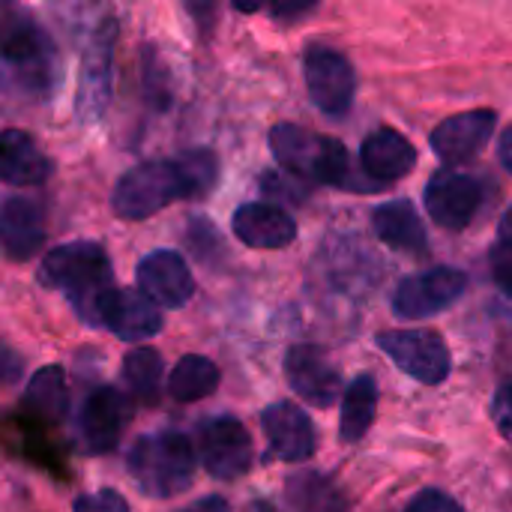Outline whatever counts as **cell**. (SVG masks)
I'll return each instance as SVG.
<instances>
[{
	"label": "cell",
	"mask_w": 512,
	"mask_h": 512,
	"mask_svg": "<svg viewBox=\"0 0 512 512\" xmlns=\"http://www.w3.org/2000/svg\"><path fill=\"white\" fill-rule=\"evenodd\" d=\"M39 282L51 291L66 294L72 309L96 324V309L102 297L114 288V270L108 252L93 240H75L48 249L39 264Z\"/></svg>",
	"instance_id": "cell-1"
},
{
	"label": "cell",
	"mask_w": 512,
	"mask_h": 512,
	"mask_svg": "<svg viewBox=\"0 0 512 512\" xmlns=\"http://www.w3.org/2000/svg\"><path fill=\"white\" fill-rule=\"evenodd\" d=\"M126 468L141 495L168 501L192 486L198 453L183 432H153L132 444Z\"/></svg>",
	"instance_id": "cell-2"
},
{
	"label": "cell",
	"mask_w": 512,
	"mask_h": 512,
	"mask_svg": "<svg viewBox=\"0 0 512 512\" xmlns=\"http://www.w3.org/2000/svg\"><path fill=\"white\" fill-rule=\"evenodd\" d=\"M270 150L276 162L294 177L324 183V186H348L351 183V159L342 141L330 135H315L297 123H276L270 129Z\"/></svg>",
	"instance_id": "cell-3"
},
{
	"label": "cell",
	"mask_w": 512,
	"mask_h": 512,
	"mask_svg": "<svg viewBox=\"0 0 512 512\" xmlns=\"http://www.w3.org/2000/svg\"><path fill=\"white\" fill-rule=\"evenodd\" d=\"M174 201H192L180 159H147L129 168L111 192L114 216L129 222L150 219Z\"/></svg>",
	"instance_id": "cell-4"
},
{
	"label": "cell",
	"mask_w": 512,
	"mask_h": 512,
	"mask_svg": "<svg viewBox=\"0 0 512 512\" xmlns=\"http://www.w3.org/2000/svg\"><path fill=\"white\" fill-rule=\"evenodd\" d=\"M0 57L30 90H48L57 75L51 36L18 6H0Z\"/></svg>",
	"instance_id": "cell-5"
},
{
	"label": "cell",
	"mask_w": 512,
	"mask_h": 512,
	"mask_svg": "<svg viewBox=\"0 0 512 512\" xmlns=\"http://www.w3.org/2000/svg\"><path fill=\"white\" fill-rule=\"evenodd\" d=\"M198 456L210 477L231 483L249 474L255 447L237 417H210L198 429Z\"/></svg>",
	"instance_id": "cell-6"
},
{
	"label": "cell",
	"mask_w": 512,
	"mask_h": 512,
	"mask_svg": "<svg viewBox=\"0 0 512 512\" xmlns=\"http://www.w3.org/2000/svg\"><path fill=\"white\" fill-rule=\"evenodd\" d=\"M120 27L114 18H105L87 42L81 75H78V114L84 120H99L111 102L114 90V45Z\"/></svg>",
	"instance_id": "cell-7"
},
{
	"label": "cell",
	"mask_w": 512,
	"mask_h": 512,
	"mask_svg": "<svg viewBox=\"0 0 512 512\" xmlns=\"http://www.w3.org/2000/svg\"><path fill=\"white\" fill-rule=\"evenodd\" d=\"M378 348L420 384L432 387L450 375V348L432 330H387L378 336Z\"/></svg>",
	"instance_id": "cell-8"
},
{
	"label": "cell",
	"mask_w": 512,
	"mask_h": 512,
	"mask_svg": "<svg viewBox=\"0 0 512 512\" xmlns=\"http://www.w3.org/2000/svg\"><path fill=\"white\" fill-rule=\"evenodd\" d=\"M303 72H306L309 96L324 114L342 117L351 108L357 78L345 54H339L336 48L312 45L303 57Z\"/></svg>",
	"instance_id": "cell-9"
},
{
	"label": "cell",
	"mask_w": 512,
	"mask_h": 512,
	"mask_svg": "<svg viewBox=\"0 0 512 512\" xmlns=\"http://www.w3.org/2000/svg\"><path fill=\"white\" fill-rule=\"evenodd\" d=\"M132 423V399L117 387H96L78 414L81 441L93 456H105L117 450L120 438Z\"/></svg>",
	"instance_id": "cell-10"
},
{
	"label": "cell",
	"mask_w": 512,
	"mask_h": 512,
	"mask_svg": "<svg viewBox=\"0 0 512 512\" xmlns=\"http://www.w3.org/2000/svg\"><path fill=\"white\" fill-rule=\"evenodd\" d=\"M465 288H468V276L462 270L432 267L426 273L405 279L396 288L393 309H396V315L411 318V321L432 318V315L444 312L447 306H453L465 294Z\"/></svg>",
	"instance_id": "cell-11"
},
{
	"label": "cell",
	"mask_w": 512,
	"mask_h": 512,
	"mask_svg": "<svg viewBox=\"0 0 512 512\" xmlns=\"http://www.w3.org/2000/svg\"><path fill=\"white\" fill-rule=\"evenodd\" d=\"M114 333L123 342H144L150 336H159L162 330V312L156 303H150L141 291L132 288H111L99 309H96V324Z\"/></svg>",
	"instance_id": "cell-12"
},
{
	"label": "cell",
	"mask_w": 512,
	"mask_h": 512,
	"mask_svg": "<svg viewBox=\"0 0 512 512\" xmlns=\"http://www.w3.org/2000/svg\"><path fill=\"white\" fill-rule=\"evenodd\" d=\"M483 192L480 183L462 171H438L426 186V213L435 225L447 231H462L471 225L474 213L480 210Z\"/></svg>",
	"instance_id": "cell-13"
},
{
	"label": "cell",
	"mask_w": 512,
	"mask_h": 512,
	"mask_svg": "<svg viewBox=\"0 0 512 512\" xmlns=\"http://www.w3.org/2000/svg\"><path fill=\"white\" fill-rule=\"evenodd\" d=\"M138 291L165 309H180L195 294V279L183 255L171 249H156L141 258L138 264Z\"/></svg>",
	"instance_id": "cell-14"
},
{
	"label": "cell",
	"mask_w": 512,
	"mask_h": 512,
	"mask_svg": "<svg viewBox=\"0 0 512 512\" xmlns=\"http://www.w3.org/2000/svg\"><path fill=\"white\" fill-rule=\"evenodd\" d=\"M285 378L315 408H333L342 393V375L318 345H294L285 357Z\"/></svg>",
	"instance_id": "cell-15"
},
{
	"label": "cell",
	"mask_w": 512,
	"mask_h": 512,
	"mask_svg": "<svg viewBox=\"0 0 512 512\" xmlns=\"http://www.w3.org/2000/svg\"><path fill=\"white\" fill-rule=\"evenodd\" d=\"M45 243V210L24 195L0 198V252L12 261L33 258Z\"/></svg>",
	"instance_id": "cell-16"
},
{
	"label": "cell",
	"mask_w": 512,
	"mask_h": 512,
	"mask_svg": "<svg viewBox=\"0 0 512 512\" xmlns=\"http://www.w3.org/2000/svg\"><path fill=\"white\" fill-rule=\"evenodd\" d=\"M495 126H498V114L489 108L456 114V117L444 120L441 126H435L432 150L441 162H450V165L468 162L489 144Z\"/></svg>",
	"instance_id": "cell-17"
},
{
	"label": "cell",
	"mask_w": 512,
	"mask_h": 512,
	"mask_svg": "<svg viewBox=\"0 0 512 512\" xmlns=\"http://www.w3.org/2000/svg\"><path fill=\"white\" fill-rule=\"evenodd\" d=\"M270 450L285 462H306L315 456L318 435L309 414L294 402H276L261 414Z\"/></svg>",
	"instance_id": "cell-18"
},
{
	"label": "cell",
	"mask_w": 512,
	"mask_h": 512,
	"mask_svg": "<svg viewBox=\"0 0 512 512\" xmlns=\"http://www.w3.org/2000/svg\"><path fill=\"white\" fill-rule=\"evenodd\" d=\"M231 228L249 249H285L297 237V222L276 204L252 201L237 207Z\"/></svg>",
	"instance_id": "cell-19"
},
{
	"label": "cell",
	"mask_w": 512,
	"mask_h": 512,
	"mask_svg": "<svg viewBox=\"0 0 512 512\" xmlns=\"http://www.w3.org/2000/svg\"><path fill=\"white\" fill-rule=\"evenodd\" d=\"M51 174V159L39 150L36 138L24 129L0 132V183L6 186H39Z\"/></svg>",
	"instance_id": "cell-20"
},
{
	"label": "cell",
	"mask_w": 512,
	"mask_h": 512,
	"mask_svg": "<svg viewBox=\"0 0 512 512\" xmlns=\"http://www.w3.org/2000/svg\"><path fill=\"white\" fill-rule=\"evenodd\" d=\"M360 159H363V168L372 180L390 183V180L411 174V168L417 165V150L402 132L381 126L363 141Z\"/></svg>",
	"instance_id": "cell-21"
},
{
	"label": "cell",
	"mask_w": 512,
	"mask_h": 512,
	"mask_svg": "<svg viewBox=\"0 0 512 512\" xmlns=\"http://www.w3.org/2000/svg\"><path fill=\"white\" fill-rule=\"evenodd\" d=\"M69 408V387H66V372L63 366H42L33 372L24 390V411L36 417L39 423H60Z\"/></svg>",
	"instance_id": "cell-22"
},
{
	"label": "cell",
	"mask_w": 512,
	"mask_h": 512,
	"mask_svg": "<svg viewBox=\"0 0 512 512\" xmlns=\"http://www.w3.org/2000/svg\"><path fill=\"white\" fill-rule=\"evenodd\" d=\"M372 225H375V234L393 249H402V252L426 249V228L411 201H390L378 207L372 216Z\"/></svg>",
	"instance_id": "cell-23"
},
{
	"label": "cell",
	"mask_w": 512,
	"mask_h": 512,
	"mask_svg": "<svg viewBox=\"0 0 512 512\" xmlns=\"http://www.w3.org/2000/svg\"><path fill=\"white\" fill-rule=\"evenodd\" d=\"M219 366L201 354H186L174 363L168 375V396L174 402H201L216 393L219 387Z\"/></svg>",
	"instance_id": "cell-24"
},
{
	"label": "cell",
	"mask_w": 512,
	"mask_h": 512,
	"mask_svg": "<svg viewBox=\"0 0 512 512\" xmlns=\"http://www.w3.org/2000/svg\"><path fill=\"white\" fill-rule=\"evenodd\" d=\"M375 408H378V384L372 375H357L342 399V441L357 444L366 438L369 426L375 423Z\"/></svg>",
	"instance_id": "cell-25"
},
{
	"label": "cell",
	"mask_w": 512,
	"mask_h": 512,
	"mask_svg": "<svg viewBox=\"0 0 512 512\" xmlns=\"http://www.w3.org/2000/svg\"><path fill=\"white\" fill-rule=\"evenodd\" d=\"M291 512H348V501L339 486L321 474H297L285 486Z\"/></svg>",
	"instance_id": "cell-26"
},
{
	"label": "cell",
	"mask_w": 512,
	"mask_h": 512,
	"mask_svg": "<svg viewBox=\"0 0 512 512\" xmlns=\"http://www.w3.org/2000/svg\"><path fill=\"white\" fill-rule=\"evenodd\" d=\"M162 375H165V366H162V357L156 348H135L126 354L123 360V378L129 384V390L144 402V405H156L159 402V393H162Z\"/></svg>",
	"instance_id": "cell-27"
},
{
	"label": "cell",
	"mask_w": 512,
	"mask_h": 512,
	"mask_svg": "<svg viewBox=\"0 0 512 512\" xmlns=\"http://www.w3.org/2000/svg\"><path fill=\"white\" fill-rule=\"evenodd\" d=\"M75 512H129V504L114 489H99L93 495H81L75 501Z\"/></svg>",
	"instance_id": "cell-28"
},
{
	"label": "cell",
	"mask_w": 512,
	"mask_h": 512,
	"mask_svg": "<svg viewBox=\"0 0 512 512\" xmlns=\"http://www.w3.org/2000/svg\"><path fill=\"white\" fill-rule=\"evenodd\" d=\"M492 264V279L498 282V288L512 297V246L510 243H498L489 255Z\"/></svg>",
	"instance_id": "cell-29"
},
{
	"label": "cell",
	"mask_w": 512,
	"mask_h": 512,
	"mask_svg": "<svg viewBox=\"0 0 512 512\" xmlns=\"http://www.w3.org/2000/svg\"><path fill=\"white\" fill-rule=\"evenodd\" d=\"M405 512H465L450 495L438 492V489H426L420 492Z\"/></svg>",
	"instance_id": "cell-30"
},
{
	"label": "cell",
	"mask_w": 512,
	"mask_h": 512,
	"mask_svg": "<svg viewBox=\"0 0 512 512\" xmlns=\"http://www.w3.org/2000/svg\"><path fill=\"white\" fill-rule=\"evenodd\" d=\"M24 372V360L0 342V384H15Z\"/></svg>",
	"instance_id": "cell-31"
},
{
	"label": "cell",
	"mask_w": 512,
	"mask_h": 512,
	"mask_svg": "<svg viewBox=\"0 0 512 512\" xmlns=\"http://www.w3.org/2000/svg\"><path fill=\"white\" fill-rule=\"evenodd\" d=\"M177 512H231V504L225 498H219V495H207V498L195 501L192 507H183Z\"/></svg>",
	"instance_id": "cell-32"
},
{
	"label": "cell",
	"mask_w": 512,
	"mask_h": 512,
	"mask_svg": "<svg viewBox=\"0 0 512 512\" xmlns=\"http://www.w3.org/2000/svg\"><path fill=\"white\" fill-rule=\"evenodd\" d=\"M312 9H315V3H276L270 12H273L276 18H297V15L312 12Z\"/></svg>",
	"instance_id": "cell-33"
},
{
	"label": "cell",
	"mask_w": 512,
	"mask_h": 512,
	"mask_svg": "<svg viewBox=\"0 0 512 512\" xmlns=\"http://www.w3.org/2000/svg\"><path fill=\"white\" fill-rule=\"evenodd\" d=\"M498 159H501V165L512 174V126L501 135V141H498Z\"/></svg>",
	"instance_id": "cell-34"
},
{
	"label": "cell",
	"mask_w": 512,
	"mask_h": 512,
	"mask_svg": "<svg viewBox=\"0 0 512 512\" xmlns=\"http://www.w3.org/2000/svg\"><path fill=\"white\" fill-rule=\"evenodd\" d=\"M501 243H510L512 246V207L507 210V216L501 219Z\"/></svg>",
	"instance_id": "cell-35"
}]
</instances>
